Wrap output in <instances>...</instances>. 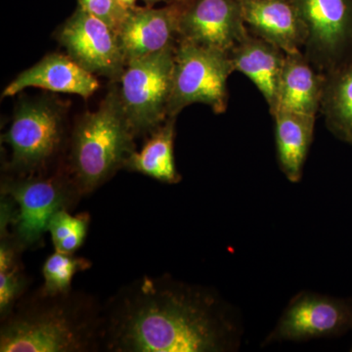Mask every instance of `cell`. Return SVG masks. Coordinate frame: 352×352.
Listing matches in <instances>:
<instances>
[{"mask_svg": "<svg viewBox=\"0 0 352 352\" xmlns=\"http://www.w3.org/2000/svg\"><path fill=\"white\" fill-rule=\"evenodd\" d=\"M113 351L222 352L239 347V318L221 298L170 278H144L120 298L110 329Z\"/></svg>", "mask_w": 352, "mask_h": 352, "instance_id": "cell-1", "label": "cell"}, {"mask_svg": "<svg viewBox=\"0 0 352 352\" xmlns=\"http://www.w3.org/2000/svg\"><path fill=\"white\" fill-rule=\"evenodd\" d=\"M134 136L115 82L97 110L80 116L72 135L69 164L80 191H92L126 166Z\"/></svg>", "mask_w": 352, "mask_h": 352, "instance_id": "cell-2", "label": "cell"}, {"mask_svg": "<svg viewBox=\"0 0 352 352\" xmlns=\"http://www.w3.org/2000/svg\"><path fill=\"white\" fill-rule=\"evenodd\" d=\"M94 333L90 318L71 305L54 302L24 310L3 326L1 352H69L87 347Z\"/></svg>", "mask_w": 352, "mask_h": 352, "instance_id": "cell-3", "label": "cell"}, {"mask_svg": "<svg viewBox=\"0 0 352 352\" xmlns=\"http://www.w3.org/2000/svg\"><path fill=\"white\" fill-rule=\"evenodd\" d=\"M175 46L131 60L120 76V101L135 135L151 133L168 118Z\"/></svg>", "mask_w": 352, "mask_h": 352, "instance_id": "cell-4", "label": "cell"}, {"mask_svg": "<svg viewBox=\"0 0 352 352\" xmlns=\"http://www.w3.org/2000/svg\"><path fill=\"white\" fill-rule=\"evenodd\" d=\"M234 72L227 53L178 39L168 117H177L183 109L195 103L208 105L215 113H226L227 80Z\"/></svg>", "mask_w": 352, "mask_h": 352, "instance_id": "cell-5", "label": "cell"}, {"mask_svg": "<svg viewBox=\"0 0 352 352\" xmlns=\"http://www.w3.org/2000/svg\"><path fill=\"white\" fill-rule=\"evenodd\" d=\"M67 104L51 97L23 99L2 140L12 150L11 166L36 170L50 161L63 141Z\"/></svg>", "mask_w": 352, "mask_h": 352, "instance_id": "cell-6", "label": "cell"}, {"mask_svg": "<svg viewBox=\"0 0 352 352\" xmlns=\"http://www.w3.org/2000/svg\"><path fill=\"white\" fill-rule=\"evenodd\" d=\"M307 31L302 52L328 73L352 57V0H291Z\"/></svg>", "mask_w": 352, "mask_h": 352, "instance_id": "cell-7", "label": "cell"}, {"mask_svg": "<svg viewBox=\"0 0 352 352\" xmlns=\"http://www.w3.org/2000/svg\"><path fill=\"white\" fill-rule=\"evenodd\" d=\"M58 41L82 68L119 82L126 66L119 36L105 22L78 6L60 25Z\"/></svg>", "mask_w": 352, "mask_h": 352, "instance_id": "cell-8", "label": "cell"}, {"mask_svg": "<svg viewBox=\"0 0 352 352\" xmlns=\"http://www.w3.org/2000/svg\"><path fill=\"white\" fill-rule=\"evenodd\" d=\"M352 329V302L300 293L289 302L263 344L336 337Z\"/></svg>", "mask_w": 352, "mask_h": 352, "instance_id": "cell-9", "label": "cell"}, {"mask_svg": "<svg viewBox=\"0 0 352 352\" xmlns=\"http://www.w3.org/2000/svg\"><path fill=\"white\" fill-rule=\"evenodd\" d=\"M249 34L240 0H189L179 39L229 53Z\"/></svg>", "mask_w": 352, "mask_h": 352, "instance_id": "cell-10", "label": "cell"}, {"mask_svg": "<svg viewBox=\"0 0 352 352\" xmlns=\"http://www.w3.org/2000/svg\"><path fill=\"white\" fill-rule=\"evenodd\" d=\"M3 191L17 203L16 232L20 244L30 247L38 243L53 215L64 210L69 189L59 177L25 178L4 183Z\"/></svg>", "mask_w": 352, "mask_h": 352, "instance_id": "cell-11", "label": "cell"}, {"mask_svg": "<svg viewBox=\"0 0 352 352\" xmlns=\"http://www.w3.org/2000/svg\"><path fill=\"white\" fill-rule=\"evenodd\" d=\"M189 0H175L162 8L151 6L129 9L119 34L126 64L176 45L182 16Z\"/></svg>", "mask_w": 352, "mask_h": 352, "instance_id": "cell-12", "label": "cell"}, {"mask_svg": "<svg viewBox=\"0 0 352 352\" xmlns=\"http://www.w3.org/2000/svg\"><path fill=\"white\" fill-rule=\"evenodd\" d=\"M240 3L252 34L285 53L302 51L307 38V28L291 0H240Z\"/></svg>", "mask_w": 352, "mask_h": 352, "instance_id": "cell-13", "label": "cell"}, {"mask_svg": "<svg viewBox=\"0 0 352 352\" xmlns=\"http://www.w3.org/2000/svg\"><path fill=\"white\" fill-rule=\"evenodd\" d=\"M28 87L76 94L87 99L99 89L100 83L96 76L68 54L51 53L14 78L2 92V97H12Z\"/></svg>", "mask_w": 352, "mask_h": 352, "instance_id": "cell-14", "label": "cell"}, {"mask_svg": "<svg viewBox=\"0 0 352 352\" xmlns=\"http://www.w3.org/2000/svg\"><path fill=\"white\" fill-rule=\"evenodd\" d=\"M324 80V74L312 66L302 51L286 53L271 115L287 111L316 117L321 108Z\"/></svg>", "mask_w": 352, "mask_h": 352, "instance_id": "cell-15", "label": "cell"}, {"mask_svg": "<svg viewBox=\"0 0 352 352\" xmlns=\"http://www.w3.org/2000/svg\"><path fill=\"white\" fill-rule=\"evenodd\" d=\"M229 57L234 71L240 72L252 80L272 111L286 53L249 31L229 53Z\"/></svg>", "mask_w": 352, "mask_h": 352, "instance_id": "cell-16", "label": "cell"}, {"mask_svg": "<svg viewBox=\"0 0 352 352\" xmlns=\"http://www.w3.org/2000/svg\"><path fill=\"white\" fill-rule=\"evenodd\" d=\"M272 117L280 170L289 182H298L314 139L316 117L287 111H276Z\"/></svg>", "mask_w": 352, "mask_h": 352, "instance_id": "cell-17", "label": "cell"}, {"mask_svg": "<svg viewBox=\"0 0 352 352\" xmlns=\"http://www.w3.org/2000/svg\"><path fill=\"white\" fill-rule=\"evenodd\" d=\"M320 112L329 131L352 145V57L324 74Z\"/></svg>", "mask_w": 352, "mask_h": 352, "instance_id": "cell-18", "label": "cell"}, {"mask_svg": "<svg viewBox=\"0 0 352 352\" xmlns=\"http://www.w3.org/2000/svg\"><path fill=\"white\" fill-rule=\"evenodd\" d=\"M176 117H168L164 124L151 132V138L139 152H134L126 168L138 171L159 182L175 184L182 176L175 168L173 156Z\"/></svg>", "mask_w": 352, "mask_h": 352, "instance_id": "cell-19", "label": "cell"}, {"mask_svg": "<svg viewBox=\"0 0 352 352\" xmlns=\"http://www.w3.org/2000/svg\"><path fill=\"white\" fill-rule=\"evenodd\" d=\"M89 261L75 258L72 254L55 252L46 259L43 266L44 296L67 294L72 279L78 271L89 267Z\"/></svg>", "mask_w": 352, "mask_h": 352, "instance_id": "cell-20", "label": "cell"}, {"mask_svg": "<svg viewBox=\"0 0 352 352\" xmlns=\"http://www.w3.org/2000/svg\"><path fill=\"white\" fill-rule=\"evenodd\" d=\"M88 215L74 217L65 210L53 215L48 226L53 244L57 252L73 254L85 241L87 232Z\"/></svg>", "mask_w": 352, "mask_h": 352, "instance_id": "cell-21", "label": "cell"}, {"mask_svg": "<svg viewBox=\"0 0 352 352\" xmlns=\"http://www.w3.org/2000/svg\"><path fill=\"white\" fill-rule=\"evenodd\" d=\"M78 6L87 12L105 22L119 34L129 9L120 6L117 0H78Z\"/></svg>", "mask_w": 352, "mask_h": 352, "instance_id": "cell-22", "label": "cell"}, {"mask_svg": "<svg viewBox=\"0 0 352 352\" xmlns=\"http://www.w3.org/2000/svg\"><path fill=\"white\" fill-rule=\"evenodd\" d=\"M22 285V279L16 265L9 270L0 271V311L2 314L10 309L20 294Z\"/></svg>", "mask_w": 352, "mask_h": 352, "instance_id": "cell-23", "label": "cell"}, {"mask_svg": "<svg viewBox=\"0 0 352 352\" xmlns=\"http://www.w3.org/2000/svg\"><path fill=\"white\" fill-rule=\"evenodd\" d=\"M117 1L119 2L120 6H124V8L126 9H131L138 6H136V1H138V0H117Z\"/></svg>", "mask_w": 352, "mask_h": 352, "instance_id": "cell-24", "label": "cell"}, {"mask_svg": "<svg viewBox=\"0 0 352 352\" xmlns=\"http://www.w3.org/2000/svg\"><path fill=\"white\" fill-rule=\"evenodd\" d=\"M145 2L146 6L154 7L155 4L159 3V2H164V3H171V2L175 1V0H143Z\"/></svg>", "mask_w": 352, "mask_h": 352, "instance_id": "cell-25", "label": "cell"}, {"mask_svg": "<svg viewBox=\"0 0 352 352\" xmlns=\"http://www.w3.org/2000/svg\"><path fill=\"white\" fill-rule=\"evenodd\" d=\"M351 351H352V346H351Z\"/></svg>", "mask_w": 352, "mask_h": 352, "instance_id": "cell-26", "label": "cell"}]
</instances>
